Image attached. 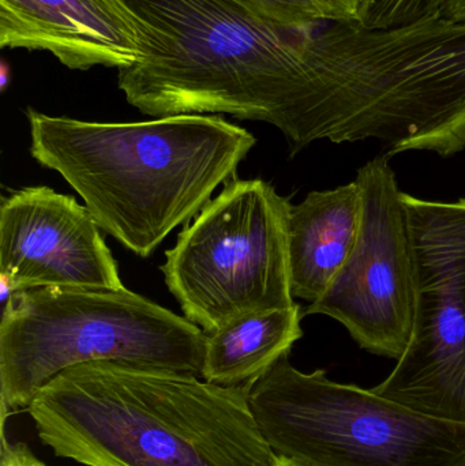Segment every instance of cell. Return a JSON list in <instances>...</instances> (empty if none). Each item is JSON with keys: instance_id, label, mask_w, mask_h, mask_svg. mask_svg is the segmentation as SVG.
I'll list each match as a JSON object with an SVG mask.
<instances>
[{"instance_id": "cell-5", "label": "cell", "mask_w": 465, "mask_h": 466, "mask_svg": "<svg viewBox=\"0 0 465 466\" xmlns=\"http://www.w3.org/2000/svg\"><path fill=\"white\" fill-rule=\"evenodd\" d=\"M276 456L316 466H465V424L423 415L373 389L302 372L283 356L248 389Z\"/></svg>"}, {"instance_id": "cell-15", "label": "cell", "mask_w": 465, "mask_h": 466, "mask_svg": "<svg viewBox=\"0 0 465 466\" xmlns=\"http://www.w3.org/2000/svg\"><path fill=\"white\" fill-rule=\"evenodd\" d=\"M0 466H48L35 456L29 446L18 441L8 440L5 426H2V446H0Z\"/></svg>"}, {"instance_id": "cell-10", "label": "cell", "mask_w": 465, "mask_h": 466, "mask_svg": "<svg viewBox=\"0 0 465 466\" xmlns=\"http://www.w3.org/2000/svg\"><path fill=\"white\" fill-rule=\"evenodd\" d=\"M0 46L49 52L71 70H120L141 55L125 0H0Z\"/></svg>"}, {"instance_id": "cell-20", "label": "cell", "mask_w": 465, "mask_h": 466, "mask_svg": "<svg viewBox=\"0 0 465 466\" xmlns=\"http://www.w3.org/2000/svg\"><path fill=\"white\" fill-rule=\"evenodd\" d=\"M10 76H8V68L7 66H5V63H3L2 66V92H5V89H7L8 82H10Z\"/></svg>"}, {"instance_id": "cell-8", "label": "cell", "mask_w": 465, "mask_h": 466, "mask_svg": "<svg viewBox=\"0 0 465 466\" xmlns=\"http://www.w3.org/2000/svg\"><path fill=\"white\" fill-rule=\"evenodd\" d=\"M362 223L349 259L305 315H327L362 350L398 360L415 318V276L409 216L388 156L358 169Z\"/></svg>"}, {"instance_id": "cell-9", "label": "cell", "mask_w": 465, "mask_h": 466, "mask_svg": "<svg viewBox=\"0 0 465 466\" xmlns=\"http://www.w3.org/2000/svg\"><path fill=\"white\" fill-rule=\"evenodd\" d=\"M0 273L15 290L125 288L117 262L86 207L45 186L3 197Z\"/></svg>"}, {"instance_id": "cell-7", "label": "cell", "mask_w": 465, "mask_h": 466, "mask_svg": "<svg viewBox=\"0 0 465 466\" xmlns=\"http://www.w3.org/2000/svg\"><path fill=\"white\" fill-rule=\"evenodd\" d=\"M415 276V318L406 352L373 388L379 396L465 424V198L403 193Z\"/></svg>"}, {"instance_id": "cell-14", "label": "cell", "mask_w": 465, "mask_h": 466, "mask_svg": "<svg viewBox=\"0 0 465 466\" xmlns=\"http://www.w3.org/2000/svg\"><path fill=\"white\" fill-rule=\"evenodd\" d=\"M283 24L300 25L325 19L310 0H239Z\"/></svg>"}, {"instance_id": "cell-2", "label": "cell", "mask_w": 465, "mask_h": 466, "mask_svg": "<svg viewBox=\"0 0 465 466\" xmlns=\"http://www.w3.org/2000/svg\"><path fill=\"white\" fill-rule=\"evenodd\" d=\"M248 389L114 361L60 372L27 413L44 445L86 466H273Z\"/></svg>"}, {"instance_id": "cell-1", "label": "cell", "mask_w": 465, "mask_h": 466, "mask_svg": "<svg viewBox=\"0 0 465 466\" xmlns=\"http://www.w3.org/2000/svg\"><path fill=\"white\" fill-rule=\"evenodd\" d=\"M379 141L388 157L465 149V21L396 27L318 19L305 27L291 156L316 141Z\"/></svg>"}, {"instance_id": "cell-16", "label": "cell", "mask_w": 465, "mask_h": 466, "mask_svg": "<svg viewBox=\"0 0 465 466\" xmlns=\"http://www.w3.org/2000/svg\"><path fill=\"white\" fill-rule=\"evenodd\" d=\"M325 19L362 21L366 0H310Z\"/></svg>"}, {"instance_id": "cell-4", "label": "cell", "mask_w": 465, "mask_h": 466, "mask_svg": "<svg viewBox=\"0 0 465 466\" xmlns=\"http://www.w3.org/2000/svg\"><path fill=\"white\" fill-rule=\"evenodd\" d=\"M205 342L196 323L126 288L16 290L0 322L2 426L79 364L114 361L201 377Z\"/></svg>"}, {"instance_id": "cell-3", "label": "cell", "mask_w": 465, "mask_h": 466, "mask_svg": "<svg viewBox=\"0 0 465 466\" xmlns=\"http://www.w3.org/2000/svg\"><path fill=\"white\" fill-rule=\"evenodd\" d=\"M30 155L56 171L104 232L147 258L188 226L257 139L220 115L97 123L26 109Z\"/></svg>"}, {"instance_id": "cell-6", "label": "cell", "mask_w": 465, "mask_h": 466, "mask_svg": "<svg viewBox=\"0 0 465 466\" xmlns=\"http://www.w3.org/2000/svg\"><path fill=\"white\" fill-rule=\"evenodd\" d=\"M291 208L262 179H234L185 227L161 271L188 320L210 334L248 315L297 304Z\"/></svg>"}, {"instance_id": "cell-13", "label": "cell", "mask_w": 465, "mask_h": 466, "mask_svg": "<svg viewBox=\"0 0 465 466\" xmlns=\"http://www.w3.org/2000/svg\"><path fill=\"white\" fill-rule=\"evenodd\" d=\"M448 0H366L362 24L396 27L444 16Z\"/></svg>"}, {"instance_id": "cell-12", "label": "cell", "mask_w": 465, "mask_h": 466, "mask_svg": "<svg viewBox=\"0 0 465 466\" xmlns=\"http://www.w3.org/2000/svg\"><path fill=\"white\" fill-rule=\"evenodd\" d=\"M299 304L256 312L207 334L202 380L226 388L251 386L302 339Z\"/></svg>"}, {"instance_id": "cell-11", "label": "cell", "mask_w": 465, "mask_h": 466, "mask_svg": "<svg viewBox=\"0 0 465 466\" xmlns=\"http://www.w3.org/2000/svg\"><path fill=\"white\" fill-rule=\"evenodd\" d=\"M362 223L358 183L311 191L289 212L288 244L294 299L314 303L349 259Z\"/></svg>"}, {"instance_id": "cell-18", "label": "cell", "mask_w": 465, "mask_h": 466, "mask_svg": "<svg viewBox=\"0 0 465 466\" xmlns=\"http://www.w3.org/2000/svg\"><path fill=\"white\" fill-rule=\"evenodd\" d=\"M15 292V287H14L11 279L5 274L0 273V301H2L3 309Z\"/></svg>"}, {"instance_id": "cell-19", "label": "cell", "mask_w": 465, "mask_h": 466, "mask_svg": "<svg viewBox=\"0 0 465 466\" xmlns=\"http://www.w3.org/2000/svg\"><path fill=\"white\" fill-rule=\"evenodd\" d=\"M273 466H316L306 464V462L298 461V460L288 459V457L278 456Z\"/></svg>"}, {"instance_id": "cell-17", "label": "cell", "mask_w": 465, "mask_h": 466, "mask_svg": "<svg viewBox=\"0 0 465 466\" xmlns=\"http://www.w3.org/2000/svg\"><path fill=\"white\" fill-rule=\"evenodd\" d=\"M444 16L455 21H465V0H448Z\"/></svg>"}]
</instances>
